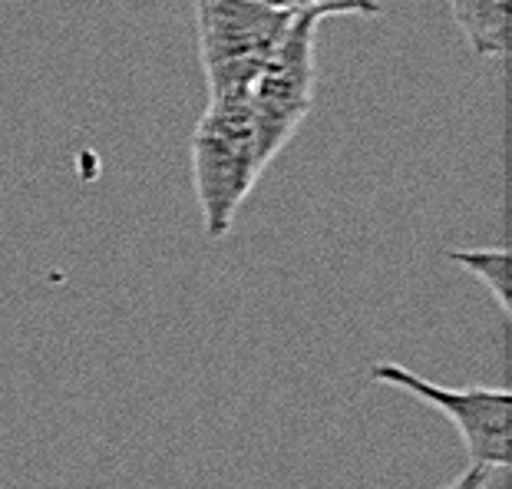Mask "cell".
I'll use <instances>...</instances> for the list:
<instances>
[{"label": "cell", "instance_id": "6da1fadb", "mask_svg": "<svg viewBox=\"0 0 512 489\" xmlns=\"http://www.w3.org/2000/svg\"><path fill=\"white\" fill-rule=\"evenodd\" d=\"M261 162L255 119L248 100H209L192 133V182L199 199L205 235L212 242L232 232L242 202L252 195Z\"/></svg>", "mask_w": 512, "mask_h": 489}, {"label": "cell", "instance_id": "52a82bcc", "mask_svg": "<svg viewBox=\"0 0 512 489\" xmlns=\"http://www.w3.org/2000/svg\"><path fill=\"white\" fill-rule=\"evenodd\" d=\"M265 4L288 10V14H318V17H337V14L377 17L380 14V0H265Z\"/></svg>", "mask_w": 512, "mask_h": 489}, {"label": "cell", "instance_id": "8992f818", "mask_svg": "<svg viewBox=\"0 0 512 489\" xmlns=\"http://www.w3.org/2000/svg\"><path fill=\"white\" fill-rule=\"evenodd\" d=\"M450 262L470 271L476 281H483L489 295L499 304V311L512 318V295H509V252L506 248H476V252H450Z\"/></svg>", "mask_w": 512, "mask_h": 489}, {"label": "cell", "instance_id": "5b68a950", "mask_svg": "<svg viewBox=\"0 0 512 489\" xmlns=\"http://www.w3.org/2000/svg\"><path fill=\"white\" fill-rule=\"evenodd\" d=\"M509 7L512 0H450L456 27L476 57L509 53Z\"/></svg>", "mask_w": 512, "mask_h": 489}, {"label": "cell", "instance_id": "277c9868", "mask_svg": "<svg viewBox=\"0 0 512 489\" xmlns=\"http://www.w3.org/2000/svg\"><path fill=\"white\" fill-rule=\"evenodd\" d=\"M370 377L377 384H390L400 390H410L423 404L437 407L440 414L460 430L473 466L483 470H506L512 460L509 433H512V397L503 387H466L450 390L430 384L427 377L407 371L400 364H374Z\"/></svg>", "mask_w": 512, "mask_h": 489}, {"label": "cell", "instance_id": "7a4b0ae2", "mask_svg": "<svg viewBox=\"0 0 512 489\" xmlns=\"http://www.w3.org/2000/svg\"><path fill=\"white\" fill-rule=\"evenodd\" d=\"M209 100H242L294 14L265 0H192Z\"/></svg>", "mask_w": 512, "mask_h": 489}, {"label": "cell", "instance_id": "3957f363", "mask_svg": "<svg viewBox=\"0 0 512 489\" xmlns=\"http://www.w3.org/2000/svg\"><path fill=\"white\" fill-rule=\"evenodd\" d=\"M318 14H294L285 37L268 57V63L255 76L248 90V110L255 119L258 152L261 162H275V156L285 149L314 100V40L321 27Z\"/></svg>", "mask_w": 512, "mask_h": 489}]
</instances>
